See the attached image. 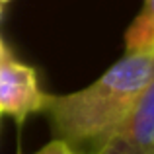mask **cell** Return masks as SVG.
Masks as SVG:
<instances>
[{
  "instance_id": "6da1fadb",
  "label": "cell",
  "mask_w": 154,
  "mask_h": 154,
  "mask_svg": "<svg viewBox=\"0 0 154 154\" xmlns=\"http://www.w3.org/2000/svg\"><path fill=\"white\" fill-rule=\"evenodd\" d=\"M154 76V51L125 53L96 82L64 96L47 94L43 111L57 139L96 148L127 119Z\"/></svg>"
},
{
  "instance_id": "7a4b0ae2",
  "label": "cell",
  "mask_w": 154,
  "mask_h": 154,
  "mask_svg": "<svg viewBox=\"0 0 154 154\" xmlns=\"http://www.w3.org/2000/svg\"><path fill=\"white\" fill-rule=\"evenodd\" d=\"M47 94H43L37 74L31 66L6 57L0 60V115H10L23 123L27 115L43 111Z\"/></svg>"
},
{
  "instance_id": "3957f363",
  "label": "cell",
  "mask_w": 154,
  "mask_h": 154,
  "mask_svg": "<svg viewBox=\"0 0 154 154\" xmlns=\"http://www.w3.org/2000/svg\"><path fill=\"white\" fill-rule=\"evenodd\" d=\"M92 154H154V76L127 119Z\"/></svg>"
},
{
  "instance_id": "277c9868",
  "label": "cell",
  "mask_w": 154,
  "mask_h": 154,
  "mask_svg": "<svg viewBox=\"0 0 154 154\" xmlns=\"http://www.w3.org/2000/svg\"><path fill=\"white\" fill-rule=\"evenodd\" d=\"M125 51H154V0H144L143 10L129 26L125 35Z\"/></svg>"
},
{
  "instance_id": "5b68a950",
  "label": "cell",
  "mask_w": 154,
  "mask_h": 154,
  "mask_svg": "<svg viewBox=\"0 0 154 154\" xmlns=\"http://www.w3.org/2000/svg\"><path fill=\"white\" fill-rule=\"evenodd\" d=\"M35 154H80V152L76 150L72 144H68L66 140H63V139H53L49 144H45L41 150H37Z\"/></svg>"
},
{
  "instance_id": "8992f818",
  "label": "cell",
  "mask_w": 154,
  "mask_h": 154,
  "mask_svg": "<svg viewBox=\"0 0 154 154\" xmlns=\"http://www.w3.org/2000/svg\"><path fill=\"white\" fill-rule=\"evenodd\" d=\"M6 57H10V51H8V47L4 45V41H2V37H0V60H4Z\"/></svg>"
},
{
  "instance_id": "52a82bcc",
  "label": "cell",
  "mask_w": 154,
  "mask_h": 154,
  "mask_svg": "<svg viewBox=\"0 0 154 154\" xmlns=\"http://www.w3.org/2000/svg\"><path fill=\"white\" fill-rule=\"evenodd\" d=\"M8 2V0H0V4H6Z\"/></svg>"
},
{
  "instance_id": "ba28073f",
  "label": "cell",
  "mask_w": 154,
  "mask_h": 154,
  "mask_svg": "<svg viewBox=\"0 0 154 154\" xmlns=\"http://www.w3.org/2000/svg\"><path fill=\"white\" fill-rule=\"evenodd\" d=\"M0 10H2V4H0Z\"/></svg>"
}]
</instances>
